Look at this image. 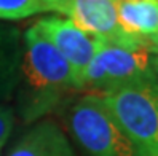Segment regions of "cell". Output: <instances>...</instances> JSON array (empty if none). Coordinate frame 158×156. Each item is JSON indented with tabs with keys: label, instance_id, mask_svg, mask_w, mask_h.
<instances>
[{
	"label": "cell",
	"instance_id": "8992f818",
	"mask_svg": "<svg viewBox=\"0 0 158 156\" xmlns=\"http://www.w3.org/2000/svg\"><path fill=\"white\" fill-rule=\"evenodd\" d=\"M117 5L118 0H64L53 11L66 14L78 29L94 38L115 43H139L128 38L120 29Z\"/></svg>",
	"mask_w": 158,
	"mask_h": 156
},
{
	"label": "cell",
	"instance_id": "277c9868",
	"mask_svg": "<svg viewBox=\"0 0 158 156\" xmlns=\"http://www.w3.org/2000/svg\"><path fill=\"white\" fill-rule=\"evenodd\" d=\"M152 54L150 48L141 43L102 40L81 77L80 91L101 96L129 83L152 80Z\"/></svg>",
	"mask_w": 158,
	"mask_h": 156
},
{
	"label": "cell",
	"instance_id": "9a60e30c",
	"mask_svg": "<svg viewBox=\"0 0 158 156\" xmlns=\"http://www.w3.org/2000/svg\"><path fill=\"white\" fill-rule=\"evenodd\" d=\"M3 145H5V143H0V154H2V148H3Z\"/></svg>",
	"mask_w": 158,
	"mask_h": 156
},
{
	"label": "cell",
	"instance_id": "5b68a950",
	"mask_svg": "<svg viewBox=\"0 0 158 156\" xmlns=\"http://www.w3.org/2000/svg\"><path fill=\"white\" fill-rule=\"evenodd\" d=\"M42 35L56 48L69 62L77 81V89L80 93V81L89 66L91 59L98 53L102 40L94 38L73 24L69 18L62 16H46L35 22Z\"/></svg>",
	"mask_w": 158,
	"mask_h": 156
},
{
	"label": "cell",
	"instance_id": "9c48e42d",
	"mask_svg": "<svg viewBox=\"0 0 158 156\" xmlns=\"http://www.w3.org/2000/svg\"><path fill=\"white\" fill-rule=\"evenodd\" d=\"M23 58V37L18 27L0 24V104L15 96L19 81Z\"/></svg>",
	"mask_w": 158,
	"mask_h": 156
},
{
	"label": "cell",
	"instance_id": "3957f363",
	"mask_svg": "<svg viewBox=\"0 0 158 156\" xmlns=\"http://www.w3.org/2000/svg\"><path fill=\"white\" fill-rule=\"evenodd\" d=\"M139 156H158V85L136 81L101 94Z\"/></svg>",
	"mask_w": 158,
	"mask_h": 156
},
{
	"label": "cell",
	"instance_id": "8fae6325",
	"mask_svg": "<svg viewBox=\"0 0 158 156\" xmlns=\"http://www.w3.org/2000/svg\"><path fill=\"white\" fill-rule=\"evenodd\" d=\"M15 126V108L8 104H0V143H5Z\"/></svg>",
	"mask_w": 158,
	"mask_h": 156
},
{
	"label": "cell",
	"instance_id": "7c38bea8",
	"mask_svg": "<svg viewBox=\"0 0 158 156\" xmlns=\"http://www.w3.org/2000/svg\"><path fill=\"white\" fill-rule=\"evenodd\" d=\"M40 2L43 5V10L45 11H53L61 2H64V0H40Z\"/></svg>",
	"mask_w": 158,
	"mask_h": 156
},
{
	"label": "cell",
	"instance_id": "5bb4252c",
	"mask_svg": "<svg viewBox=\"0 0 158 156\" xmlns=\"http://www.w3.org/2000/svg\"><path fill=\"white\" fill-rule=\"evenodd\" d=\"M152 53L153 54H158V38L153 42V45H152Z\"/></svg>",
	"mask_w": 158,
	"mask_h": 156
},
{
	"label": "cell",
	"instance_id": "ba28073f",
	"mask_svg": "<svg viewBox=\"0 0 158 156\" xmlns=\"http://www.w3.org/2000/svg\"><path fill=\"white\" fill-rule=\"evenodd\" d=\"M118 26L134 42L152 45L158 38V0H118Z\"/></svg>",
	"mask_w": 158,
	"mask_h": 156
},
{
	"label": "cell",
	"instance_id": "6da1fadb",
	"mask_svg": "<svg viewBox=\"0 0 158 156\" xmlns=\"http://www.w3.org/2000/svg\"><path fill=\"white\" fill-rule=\"evenodd\" d=\"M72 91L78 89L69 62L35 24L31 26L23 35L19 81L13 96L15 112L24 124H34L61 108Z\"/></svg>",
	"mask_w": 158,
	"mask_h": 156
},
{
	"label": "cell",
	"instance_id": "4fadbf2b",
	"mask_svg": "<svg viewBox=\"0 0 158 156\" xmlns=\"http://www.w3.org/2000/svg\"><path fill=\"white\" fill-rule=\"evenodd\" d=\"M150 66H152V73H153V80L158 85V54H152L150 59Z\"/></svg>",
	"mask_w": 158,
	"mask_h": 156
},
{
	"label": "cell",
	"instance_id": "7a4b0ae2",
	"mask_svg": "<svg viewBox=\"0 0 158 156\" xmlns=\"http://www.w3.org/2000/svg\"><path fill=\"white\" fill-rule=\"evenodd\" d=\"M61 108L81 156H139L101 96L85 93Z\"/></svg>",
	"mask_w": 158,
	"mask_h": 156
},
{
	"label": "cell",
	"instance_id": "30bf717a",
	"mask_svg": "<svg viewBox=\"0 0 158 156\" xmlns=\"http://www.w3.org/2000/svg\"><path fill=\"white\" fill-rule=\"evenodd\" d=\"M45 11L40 0H0V21L26 19Z\"/></svg>",
	"mask_w": 158,
	"mask_h": 156
},
{
	"label": "cell",
	"instance_id": "52a82bcc",
	"mask_svg": "<svg viewBox=\"0 0 158 156\" xmlns=\"http://www.w3.org/2000/svg\"><path fill=\"white\" fill-rule=\"evenodd\" d=\"M6 156H75L70 140L53 120L34 123Z\"/></svg>",
	"mask_w": 158,
	"mask_h": 156
}]
</instances>
